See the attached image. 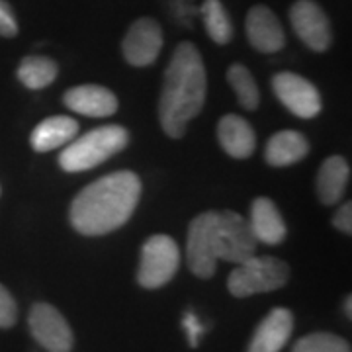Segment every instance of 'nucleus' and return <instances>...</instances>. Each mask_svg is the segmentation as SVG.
<instances>
[{"label": "nucleus", "mask_w": 352, "mask_h": 352, "mask_svg": "<svg viewBox=\"0 0 352 352\" xmlns=\"http://www.w3.org/2000/svg\"><path fill=\"white\" fill-rule=\"evenodd\" d=\"M141 198V180L131 170H118L88 184L71 204V226L80 235L100 237L129 221Z\"/></svg>", "instance_id": "obj_1"}, {"label": "nucleus", "mask_w": 352, "mask_h": 352, "mask_svg": "<svg viewBox=\"0 0 352 352\" xmlns=\"http://www.w3.org/2000/svg\"><path fill=\"white\" fill-rule=\"evenodd\" d=\"M206 88V67L198 47L190 41L178 43L164 71L159 102V120L168 138L178 139L186 133L190 122L204 108Z\"/></svg>", "instance_id": "obj_2"}, {"label": "nucleus", "mask_w": 352, "mask_h": 352, "mask_svg": "<svg viewBox=\"0 0 352 352\" xmlns=\"http://www.w3.org/2000/svg\"><path fill=\"white\" fill-rule=\"evenodd\" d=\"M129 141L127 129L122 126H100L67 143L59 155V166L65 173H82L108 161L116 153L124 151Z\"/></svg>", "instance_id": "obj_3"}, {"label": "nucleus", "mask_w": 352, "mask_h": 352, "mask_svg": "<svg viewBox=\"0 0 352 352\" xmlns=\"http://www.w3.org/2000/svg\"><path fill=\"white\" fill-rule=\"evenodd\" d=\"M289 280V266L276 256H254L235 264L227 278V289L235 298H249L284 288Z\"/></svg>", "instance_id": "obj_4"}, {"label": "nucleus", "mask_w": 352, "mask_h": 352, "mask_svg": "<svg viewBox=\"0 0 352 352\" xmlns=\"http://www.w3.org/2000/svg\"><path fill=\"white\" fill-rule=\"evenodd\" d=\"M180 251L173 237L153 235L141 249L138 268V284L145 289H159L166 286L178 272Z\"/></svg>", "instance_id": "obj_5"}, {"label": "nucleus", "mask_w": 352, "mask_h": 352, "mask_svg": "<svg viewBox=\"0 0 352 352\" xmlns=\"http://www.w3.org/2000/svg\"><path fill=\"white\" fill-rule=\"evenodd\" d=\"M258 241L247 217L233 210L217 212L215 226V254L217 261L241 264L256 252Z\"/></svg>", "instance_id": "obj_6"}, {"label": "nucleus", "mask_w": 352, "mask_h": 352, "mask_svg": "<svg viewBox=\"0 0 352 352\" xmlns=\"http://www.w3.org/2000/svg\"><path fill=\"white\" fill-rule=\"evenodd\" d=\"M215 226L217 212H204L192 219L186 235V261L190 272L196 278L208 280L215 274L217 254H215Z\"/></svg>", "instance_id": "obj_7"}, {"label": "nucleus", "mask_w": 352, "mask_h": 352, "mask_svg": "<svg viewBox=\"0 0 352 352\" xmlns=\"http://www.w3.org/2000/svg\"><path fill=\"white\" fill-rule=\"evenodd\" d=\"M28 327L32 337L47 352H71L75 335L63 314L51 303L38 302L28 314Z\"/></svg>", "instance_id": "obj_8"}, {"label": "nucleus", "mask_w": 352, "mask_h": 352, "mask_svg": "<svg viewBox=\"0 0 352 352\" xmlns=\"http://www.w3.org/2000/svg\"><path fill=\"white\" fill-rule=\"evenodd\" d=\"M289 22L296 36L309 50L323 53L331 47V24L327 14L314 0H296L289 8Z\"/></svg>", "instance_id": "obj_9"}, {"label": "nucleus", "mask_w": 352, "mask_h": 352, "mask_svg": "<svg viewBox=\"0 0 352 352\" xmlns=\"http://www.w3.org/2000/svg\"><path fill=\"white\" fill-rule=\"evenodd\" d=\"M272 88L276 98L289 112L303 120H311L315 116H319L323 104L319 90L315 88L314 82H309L307 78L296 75V73H278L272 78Z\"/></svg>", "instance_id": "obj_10"}, {"label": "nucleus", "mask_w": 352, "mask_h": 352, "mask_svg": "<svg viewBox=\"0 0 352 352\" xmlns=\"http://www.w3.org/2000/svg\"><path fill=\"white\" fill-rule=\"evenodd\" d=\"M163 50V32L153 18H139L127 30L122 51L129 65L149 67Z\"/></svg>", "instance_id": "obj_11"}, {"label": "nucleus", "mask_w": 352, "mask_h": 352, "mask_svg": "<svg viewBox=\"0 0 352 352\" xmlns=\"http://www.w3.org/2000/svg\"><path fill=\"white\" fill-rule=\"evenodd\" d=\"M245 32L249 43L261 53H276L286 45L284 28L276 18V14L261 4L252 6L247 14Z\"/></svg>", "instance_id": "obj_12"}, {"label": "nucleus", "mask_w": 352, "mask_h": 352, "mask_svg": "<svg viewBox=\"0 0 352 352\" xmlns=\"http://www.w3.org/2000/svg\"><path fill=\"white\" fill-rule=\"evenodd\" d=\"M294 314L286 307H274L258 323L247 352H280L292 337Z\"/></svg>", "instance_id": "obj_13"}, {"label": "nucleus", "mask_w": 352, "mask_h": 352, "mask_svg": "<svg viewBox=\"0 0 352 352\" xmlns=\"http://www.w3.org/2000/svg\"><path fill=\"white\" fill-rule=\"evenodd\" d=\"M65 106L88 118H108L118 110V98L110 88L100 85H80L69 88L63 96Z\"/></svg>", "instance_id": "obj_14"}, {"label": "nucleus", "mask_w": 352, "mask_h": 352, "mask_svg": "<svg viewBox=\"0 0 352 352\" xmlns=\"http://www.w3.org/2000/svg\"><path fill=\"white\" fill-rule=\"evenodd\" d=\"M217 139L223 151L233 159H249L256 147L252 126L241 116L227 113L217 124Z\"/></svg>", "instance_id": "obj_15"}, {"label": "nucleus", "mask_w": 352, "mask_h": 352, "mask_svg": "<svg viewBox=\"0 0 352 352\" xmlns=\"http://www.w3.org/2000/svg\"><path fill=\"white\" fill-rule=\"evenodd\" d=\"M78 122L71 116H51L43 120L30 135V145L38 153H47L65 147L78 135Z\"/></svg>", "instance_id": "obj_16"}, {"label": "nucleus", "mask_w": 352, "mask_h": 352, "mask_svg": "<svg viewBox=\"0 0 352 352\" xmlns=\"http://www.w3.org/2000/svg\"><path fill=\"white\" fill-rule=\"evenodd\" d=\"M252 233L258 243L264 245H280L286 239V223L278 212L276 204L270 198H256L251 206Z\"/></svg>", "instance_id": "obj_17"}, {"label": "nucleus", "mask_w": 352, "mask_h": 352, "mask_svg": "<svg viewBox=\"0 0 352 352\" xmlns=\"http://www.w3.org/2000/svg\"><path fill=\"white\" fill-rule=\"evenodd\" d=\"M309 153V141L307 138L294 131V129H284L274 133L270 141L266 143L264 149V161L270 166H289L303 161Z\"/></svg>", "instance_id": "obj_18"}, {"label": "nucleus", "mask_w": 352, "mask_h": 352, "mask_svg": "<svg viewBox=\"0 0 352 352\" xmlns=\"http://www.w3.org/2000/svg\"><path fill=\"white\" fill-rule=\"evenodd\" d=\"M351 166L344 157H329L317 173V196L325 206H335L349 186Z\"/></svg>", "instance_id": "obj_19"}, {"label": "nucleus", "mask_w": 352, "mask_h": 352, "mask_svg": "<svg viewBox=\"0 0 352 352\" xmlns=\"http://www.w3.org/2000/svg\"><path fill=\"white\" fill-rule=\"evenodd\" d=\"M59 75V65L43 55H30L24 57L18 67V78L30 90H41L50 87Z\"/></svg>", "instance_id": "obj_20"}, {"label": "nucleus", "mask_w": 352, "mask_h": 352, "mask_svg": "<svg viewBox=\"0 0 352 352\" xmlns=\"http://www.w3.org/2000/svg\"><path fill=\"white\" fill-rule=\"evenodd\" d=\"M227 82L231 90L235 92L239 104L245 110H256L258 104H261V90L254 82V76L251 75V71L245 67V65L235 63L229 67L227 71Z\"/></svg>", "instance_id": "obj_21"}, {"label": "nucleus", "mask_w": 352, "mask_h": 352, "mask_svg": "<svg viewBox=\"0 0 352 352\" xmlns=\"http://www.w3.org/2000/svg\"><path fill=\"white\" fill-rule=\"evenodd\" d=\"M201 18L208 30V36L215 43L226 45L233 38V25L221 0H204L201 4Z\"/></svg>", "instance_id": "obj_22"}, {"label": "nucleus", "mask_w": 352, "mask_h": 352, "mask_svg": "<svg viewBox=\"0 0 352 352\" xmlns=\"http://www.w3.org/2000/svg\"><path fill=\"white\" fill-rule=\"evenodd\" d=\"M292 352H352L351 342L335 333H309L294 344Z\"/></svg>", "instance_id": "obj_23"}, {"label": "nucleus", "mask_w": 352, "mask_h": 352, "mask_svg": "<svg viewBox=\"0 0 352 352\" xmlns=\"http://www.w3.org/2000/svg\"><path fill=\"white\" fill-rule=\"evenodd\" d=\"M18 321V305L12 294L0 284V329H10Z\"/></svg>", "instance_id": "obj_24"}, {"label": "nucleus", "mask_w": 352, "mask_h": 352, "mask_svg": "<svg viewBox=\"0 0 352 352\" xmlns=\"http://www.w3.org/2000/svg\"><path fill=\"white\" fill-rule=\"evenodd\" d=\"M18 34V22L12 8L6 0H0V36L2 38H14Z\"/></svg>", "instance_id": "obj_25"}, {"label": "nucleus", "mask_w": 352, "mask_h": 352, "mask_svg": "<svg viewBox=\"0 0 352 352\" xmlns=\"http://www.w3.org/2000/svg\"><path fill=\"white\" fill-rule=\"evenodd\" d=\"M182 325H184V331H186V339H188L190 346H198L200 342V337L204 335V325L200 323V319L192 311H186L184 319H182Z\"/></svg>", "instance_id": "obj_26"}, {"label": "nucleus", "mask_w": 352, "mask_h": 352, "mask_svg": "<svg viewBox=\"0 0 352 352\" xmlns=\"http://www.w3.org/2000/svg\"><path fill=\"white\" fill-rule=\"evenodd\" d=\"M333 226L339 229L340 233H352V204L351 201H344L337 210V214L333 217Z\"/></svg>", "instance_id": "obj_27"}, {"label": "nucleus", "mask_w": 352, "mask_h": 352, "mask_svg": "<svg viewBox=\"0 0 352 352\" xmlns=\"http://www.w3.org/2000/svg\"><path fill=\"white\" fill-rule=\"evenodd\" d=\"M344 309H346V317L351 319V317H352V298H351V296H346V302H344Z\"/></svg>", "instance_id": "obj_28"}]
</instances>
